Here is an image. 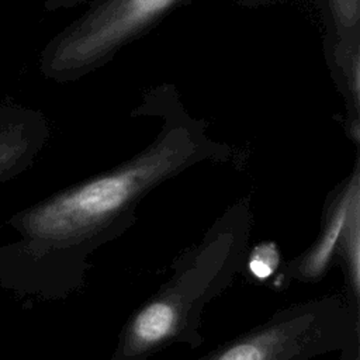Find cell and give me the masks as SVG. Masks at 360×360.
I'll list each match as a JSON object with an SVG mask.
<instances>
[{
	"label": "cell",
	"mask_w": 360,
	"mask_h": 360,
	"mask_svg": "<svg viewBox=\"0 0 360 360\" xmlns=\"http://www.w3.org/2000/svg\"><path fill=\"white\" fill-rule=\"evenodd\" d=\"M132 117L160 120L156 136L117 166L75 183L22 211L15 224L58 256L70 287L82 283L89 256L125 233L139 204L159 186L200 163H225L232 149L210 136L207 122L193 117L170 83L146 90Z\"/></svg>",
	"instance_id": "1"
},
{
	"label": "cell",
	"mask_w": 360,
	"mask_h": 360,
	"mask_svg": "<svg viewBox=\"0 0 360 360\" xmlns=\"http://www.w3.org/2000/svg\"><path fill=\"white\" fill-rule=\"evenodd\" d=\"M252 224L250 198L232 202L176 257L170 277L132 312L110 360H149L177 345L197 349L204 340L200 328L205 307L246 264Z\"/></svg>",
	"instance_id": "2"
},
{
	"label": "cell",
	"mask_w": 360,
	"mask_h": 360,
	"mask_svg": "<svg viewBox=\"0 0 360 360\" xmlns=\"http://www.w3.org/2000/svg\"><path fill=\"white\" fill-rule=\"evenodd\" d=\"M193 0H91L39 53V72L56 83L76 82L110 63L165 18Z\"/></svg>",
	"instance_id": "3"
},
{
	"label": "cell",
	"mask_w": 360,
	"mask_h": 360,
	"mask_svg": "<svg viewBox=\"0 0 360 360\" xmlns=\"http://www.w3.org/2000/svg\"><path fill=\"white\" fill-rule=\"evenodd\" d=\"M360 338V316L340 295L288 305L197 360H315Z\"/></svg>",
	"instance_id": "4"
},
{
	"label": "cell",
	"mask_w": 360,
	"mask_h": 360,
	"mask_svg": "<svg viewBox=\"0 0 360 360\" xmlns=\"http://www.w3.org/2000/svg\"><path fill=\"white\" fill-rule=\"evenodd\" d=\"M360 198V160L354 159L352 172L328 194L321 218V229L315 242L300 256L281 263L284 281H318L338 255L339 238L352 204Z\"/></svg>",
	"instance_id": "5"
},
{
	"label": "cell",
	"mask_w": 360,
	"mask_h": 360,
	"mask_svg": "<svg viewBox=\"0 0 360 360\" xmlns=\"http://www.w3.org/2000/svg\"><path fill=\"white\" fill-rule=\"evenodd\" d=\"M49 136L42 111L0 98V183L28 170Z\"/></svg>",
	"instance_id": "6"
},
{
	"label": "cell",
	"mask_w": 360,
	"mask_h": 360,
	"mask_svg": "<svg viewBox=\"0 0 360 360\" xmlns=\"http://www.w3.org/2000/svg\"><path fill=\"white\" fill-rule=\"evenodd\" d=\"M326 63L345 100V131L360 146V39L323 44Z\"/></svg>",
	"instance_id": "7"
},
{
	"label": "cell",
	"mask_w": 360,
	"mask_h": 360,
	"mask_svg": "<svg viewBox=\"0 0 360 360\" xmlns=\"http://www.w3.org/2000/svg\"><path fill=\"white\" fill-rule=\"evenodd\" d=\"M325 22L323 44L360 39V0H316Z\"/></svg>",
	"instance_id": "8"
},
{
	"label": "cell",
	"mask_w": 360,
	"mask_h": 360,
	"mask_svg": "<svg viewBox=\"0 0 360 360\" xmlns=\"http://www.w3.org/2000/svg\"><path fill=\"white\" fill-rule=\"evenodd\" d=\"M257 278H267L281 266V255L274 242H262L253 246L246 256V264Z\"/></svg>",
	"instance_id": "9"
},
{
	"label": "cell",
	"mask_w": 360,
	"mask_h": 360,
	"mask_svg": "<svg viewBox=\"0 0 360 360\" xmlns=\"http://www.w3.org/2000/svg\"><path fill=\"white\" fill-rule=\"evenodd\" d=\"M91 0H44V8L46 11H58L62 8H72Z\"/></svg>",
	"instance_id": "10"
},
{
	"label": "cell",
	"mask_w": 360,
	"mask_h": 360,
	"mask_svg": "<svg viewBox=\"0 0 360 360\" xmlns=\"http://www.w3.org/2000/svg\"><path fill=\"white\" fill-rule=\"evenodd\" d=\"M339 360H360V338H356L346 349L340 352Z\"/></svg>",
	"instance_id": "11"
},
{
	"label": "cell",
	"mask_w": 360,
	"mask_h": 360,
	"mask_svg": "<svg viewBox=\"0 0 360 360\" xmlns=\"http://www.w3.org/2000/svg\"><path fill=\"white\" fill-rule=\"evenodd\" d=\"M238 6L243 8H260L271 6L276 0H235Z\"/></svg>",
	"instance_id": "12"
}]
</instances>
